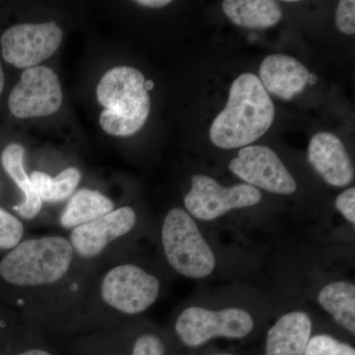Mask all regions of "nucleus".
Returning <instances> with one entry per match:
<instances>
[{"mask_svg": "<svg viewBox=\"0 0 355 355\" xmlns=\"http://www.w3.org/2000/svg\"><path fill=\"white\" fill-rule=\"evenodd\" d=\"M336 207L350 223H355V188L343 191L336 200Z\"/></svg>", "mask_w": 355, "mask_h": 355, "instance_id": "24", "label": "nucleus"}, {"mask_svg": "<svg viewBox=\"0 0 355 355\" xmlns=\"http://www.w3.org/2000/svg\"><path fill=\"white\" fill-rule=\"evenodd\" d=\"M64 101L58 74L44 65L23 71L8 98L9 111L18 119L40 118L57 113Z\"/></svg>", "mask_w": 355, "mask_h": 355, "instance_id": "8", "label": "nucleus"}, {"mask_svg": "<svg viewBox=\"0 0 355 355\" xmlns=\"http://www.w3.org/2000/svg\"><path fill=\"white\" fill-rule=\"evenodd\" d=\"M160 282L133 263H121L103 275L98 287L100 301L112 313L135 316L155 303Z\"/></svg>", "mask_w": 355, "mask_h": 355, "instance_id": "5", "label": "nucleus"}, {"mask_svg": "<svg viewBox=\"0 0 355 355\" xmlns=\"http://www.w3.org/2000/svg\"><path fill=\"white\" fill-rule=\"evenodd\" d=\"M76 258L69 240L62 236L22 240L0 261V277L20 288L50 289L69 277Z\"/></svg>", "mask_w": 355, "mask_h": 355, "instance_id": "2", "label": "nucleus"}, {"mask_svg": "<svg viewBox=\"0 0 355 355\" xmlns=\"http://www.w3.org/2000/svg\"><path fill=\"white\" fill-rule=\"evenodd\" d=\"M317 81L316 74H310L309 78H308V83L314 84Z\"/></svg>", "mask_w": 355, "mask_h": 355, "instance_id": "29", "label": "nucleus"}, {"mask_svg": "<svg viewBox=\"0 0 355 355\" xmlns=\"http://www.w3.org/2000/svg\"><path fill=\"white\" fill-rule=\"evenodd\" d=\"M4 83H6V78H4V72L2 69V65L0 64V95H1L2 91H3Z\"/></svg>", "mask_w": 355, "mask_h": 355, "instance_id": "27", "label": "nucleus"}, {"mask_svg": "<svg viewBox=\"0 0 355 355\" xmlns=\"http://www.w3.org/2000/svg\"><path fill=\"white\" fill-rule=\"evenodd\" d=\"M24 154V147L21 144H9L1 154V164L4 171L12 179L14 183L17 184L24 195V200L19 205H14L13 209L22 218L30 220L38 216L43 207V202L35 190L31 179L28 176L23 165Z\"/></svg>", "mask_w": 355, "mask_h": 355, "instance_id": "15", "label": "nucleus"}, {"mask_svg": "<svg viewBox=\"0 0 355 355\" xmlns=\"http://www.w3.org/2000/svg\"><path fill=\"white\" fill-rule=\"evenodd\" d=\"M275 113L259 77L243 73L231 85L227 104L210 127V140L219 148L246 147L270 130Z\"/></svg>", "mask_w": 355, "mask_h": 355, "instance_id": "1", "label": "nucleus"}, {"mask_svg": "<svg viewBox=\"0 0 355 355\" xmlns=\"http://www.w3.org/2000/svg\"><path fill=\"white\" fill-rule=\"evenodd\" d=\"M146 77L132 67L108 70L96 89L98 103L104 108L100 125L113 137H130L146 125L150 113V96Z\"/></svg>", "mask_w": 355, "mask_h": 355, "instance_id": "3", "label": "nucleus"}, {"mask_svg": "<svg viewBox=\"0 0 355 355\" xmlns=\"http://www.w3.org/2000/svg\"><path fill=\"white\" fill-rule=\"evenodd\" d=\"M163 250L170 266L190 279H205L214 272L216 260L193 217L175 207L165 217L161 231Z\"/></svg>", "mask_w": 355, "mask_h": 355, "instance_id": "4", "label": "nucleus"}, {"mask_svg": "<svg viewBox=\"0 0 355 355\" xmlns=\"http://www.w3.org/2000/svg\"><path fill=\"white\" fill-rule=\"evenodd\" d=\"M144 86H146L147 91L153 90L154 88V83L151 80H146V84H144Z\"/></svg>", "mask_w": 355, "mask_h": 355, "instance_id": "28", "label": "nucleus"}, {"mask_svg": "<svg viewBox=\"0 0 355 355\" xmlns=\"http://www.w3.org/2000/svg\"><path fill=\"white\" fill-rule=\"evenodd\" d=\"M336 24L340 32L347 35L355 33V1L342 0L336 11Z\"/></svg>", "mask_w": 355, "mask_h": 355, "instance_id": "23", "label": "nucleus"}, {"mask_svg": "<svg viewBox=\"0 0 355 355\" xmlns=\"http://www.w3.org/2000/svg\"><path fill=\"white\" fill-rule=\"evenodd\" d=\"M128 355H165L164 343L157 336L144 334L135 338Z\"/></svg>", "mask_w": 355, "mask_h": 355, "instance_id": "22", "label": "nucleus"}, {"mask_svg": "<svg viewBox=\"0 0 355 355\" xmlns=\"http://www.w3.org/2000/svg\"><path fill=\"white\" fill-rule=\"evenodd\" d=\"M320 305L345 330L355 334V286L347 282L329 284L318 296Z\"/></svg>", "mask_w": 355, "mask_h": 355, "instance_id": "18", "label": "nucleus"}, {"mask_svg": "<svg viewBox=\"0 0 355 355\" xmlns=\"http://www.w3.org/2000/svg\"><path fill=\"white\" fill-rule=\"evenodd\" d=\"M171 2L170 0H137L135 3L139 6L148 7V8H162L169 6Z\"/></svg>", "mask_w": 355, "mask_h": 355, "instance_id": "25", "label": "nucleus"}, {"mask_svg": "<svg viewBox=\"0 0 355 355\" xmlns=\"http://www.w3.org/2000/svg\"><path fill=\"white\" fill-rule=\"evenodd\" d=\"M135 224V210L130 207H123L72 229L69 240L76 257L83 260H93L101 257L116 240L128 235Z\"/></svg>", "mask_w": 355, "mask_h": 355, "instance_id": "11", "label": "nucleus"}, {"mask_svg": "<svg viewBox=\"0 0 355 355\" xmlns=\"http://www.w3.org/2000/svg\"><path fill=\"white\" fill-rule=\"evenodd\" d=\"M24 225L20 219L0 207V249L12 250L22 241Z\"/></svg>", "mask_w": 355, "mask_h": 355, "instance_id": "20", "label": "nucleus"}, {"mask_svg": "<svg viewBox=\"0 0 355 355\" xmlns=\"http://www.w3.org/2000/svg\"><path fill=\"white\" fill-rule=\"evenodd\" d=\"M308 160L331 186L342 188L354 181L352 159L342 140L334 133L318 132L311 139Z\"/></svg>", "mask_w": 355, "mask_h": 355, "instance_id": "12", "label": "nucleus"}, {"mask_svg": "<svg viewBox=\"0 0 355 355\" xmlns=\"http://www.w3.org/2000/svg\"><path fill=\"white\" fill-rule=\"evenodd\" d=\"M261 200V191L250 184H238L226 188L211 177L196 175L191 178V191L184 202L191 216L209 221L233 209L253 207Z\"/></svg>", "mask_w": 355, "mask_h": 355, "instance_id": "7", "label": "nucleus"}, {"mask_svg": "<svg viewBox=\"0 0 355 355\" xmlns=\"http://www.w3.org/2000/svg\"><path fill=\"white\" fill-rule=\"evenodd\" d=\"M309 76L307 67L296 58L277 53L263 60L259 79L266 92L284 100H291L304 90Z\"/></svg>", "mask_w": 355, "mask_h": 355, "instance_id": "13", "label": "nucleus"}, {"mask_svg": "<svg viewBox=\"0 0 355 355\" xmlns=\"http://www.w3.org/2000/svg\"><path fill=\"white\" fill-rule=\"evenodd\" d=\"M253 329V318L239 308L212 311L193 306L184 309L175 324L177 336L190 347H200L214 338H245Z\"/></svg>", "mask_w": 355, "mask_h": 355, "instance_id": "6", "label": "nucleus"}, {"mask_svg": "<svg viewBox=\"0 0 355 355\" xmlns=\"http://www.w3.org/2000/svg\"><path fill=\"white\" fill-rule=\"evenodd\" d=\"M304 355H355V350L333 336L318 335L310 338Z\"/></svg>", "mask_w": 355, "mask_h": 355, "instance_id": "21", "label": "nucleus"}, {"mask_svg": "<svg viewBox=\"0 0 355 355\" xmlns=\"http://www.w3.org/2000/svg\"><path fill=\"white\" fill-rule=\"evenodd\" d=\"M216 355H233V354H216Z\"/></svg>", "mask_w": 355, "mask_h": 355, "instance_id": "30", "label": "nucleus"}, {"mask_svg": "<svg viewBox=\"0 0 355 355\" xmlns=\"http://www.w3.org/2000/svg\"><path fill=\"white\" fill-rule=\"evenodd\" d=\"M229 169L254 188H261L279 195H291L297 189L295 180L279 155L263 146H252L240 149Z\"/></svg>", "mask_w": 355, "mask_h": 355, "instance_id": "10", "label": "nucleus"}, {"mask_svg": "<svg viewBox=\"0 0 355 355\" xmlns=\"http://www.w3.org/2000/svg\"><path fill=\"white\" fill-rule=\"evenodd\" d=\"M311 333L312 321L307 313H287L268 331L266 355H304Z\"/></svg>", "mask_w": 355, "mask_h": 355, "instance_id": "14", "label": "nucleus"}, {"mask_svg": "<svg viewBox=\"0 0 355 355\" xmlns=\"http://www.w3.org/2000/svg\"><path fill=\"white\" fill-rule=\"evenodd\" d=\"M223 12L231 22L248 29H266L279 22L282 10L272 0H226Z\"/></svg>", "mask_w": 355, "mask_h": 355, "instance_id": "16", "label": "nucleus"}, {"mask_svg": "<svg viewBox=\"0 0 355 355\" xmlns=\"http://www.w3.org/2000/svg\"><path fill=\"white\" fill-rule=\"evenodd\" d=\"M114 209L113 200L99 191L80 189L69 198L60 214V224L62 227L72 230L106 216Z\"/></svg>", "mask_w": 355, "mask_h": 355, "instance_id": "17", "label": "nucleus"}, {"mask_svg": "<svg viewBox=\"0 0 355 355\" xmlns=\"http://www.w3.org/2000/svg\"><path fill=\"white\" fill-rule=\"evenodd\" d=\"M33 186L42 202H62L76 193L81 181V173L76 167H69L53 178L44 172L34 171L30 175Z\"/></svg>", "mask_w": 355, "mask_h": 355, "instance_id": "19", "label": "nucleus"}, {"mask_svg": "<svg viewBox=\"0 0 355 355\" xmlns=\"http://www.w3.org/2000/svg\"><path fill=\"white\" fill-rule=\"evenodd\" d=\"M15 355H55L51 352L50 349L44 347H29V349L22 350L19 354Z\"/></svg>", "mask_w": 355, "mask_h": 355, "instance_id": "26", "label": "nucleus"}, {"mask_svg": "<svg viewBox=\"0 0 355 355\" xmlns=\"http://www.w3.org/2000/svg\"><path fill=\"white\" fill-rule=\"evenodd\" d=\"M64 33L55 21L8 28L0 38L2 57L17 69H31L51 57L62 44Z\"/></svg>", "mask_w": 355, "mask_h": 355, "instance_id": "9", "label": "nucleus"}]
</instances>
